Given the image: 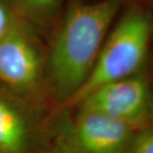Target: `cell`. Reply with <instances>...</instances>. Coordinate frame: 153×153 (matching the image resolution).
<instances>
[{
	"instance_id": "cell-8",
	"label": "cell",
	"mask_w": 153,
	"mask_h": 153,
	"mask_svg": "<svg viewBox=\"0 0 153 153\" xmlns=\"http://www.w3.org/2000/svg\"><path fill=\"white\" fill-rule=\"evenodd\" d=\"M129 153H153V123L138 129Z\"/></svg>"
},
{
	"instance_id": "cell-6",
	"label": "cell",
	"mask_w": 153,
	"mask_h": 153,
	"mask_svg": "<svg viewBox=\"0 0 153 153\" xmlns=\"http://www.w3.org/2000/svg\"><path fill=\"white\" fill-rule=\"evenodd\" d=\"M77 109L73 120L61 122L81 153H129L138 129L102 114Z\"/></svg>"
},
{
	"instance_id": "cell-2",
	"label": "cell",
	"mask_w": 153,
	"mask_h": 153,
	"mask_svg": "<svg viewBox=\"0 0 153 153\" xmlns=\"http://www.w3.org/2000/svg\"><path fill=\"white\" fill-rule=\"evenodd\" d=\"M151 34V19L143 11L137 8L126 11L107 35L85 83L59 110L76 107L104 84L139 73L147 56Z\"/></svg>"
},
{
	"instance_id": "cell-11",
	"label": "cell",
	"mask_w": 153,
	"mask_h": 153,
	"mask_svg": "<svg viewBox=\"0 0 153 153\" xmlns=\"http://www.w3.org/2000/svg\"><path fill=\"white\" fill-rule=\"evenodd\" d=\"M150 123H153V89L151 94V108H150Z\"/></svg>"
},
{
	"instance_id": "cell-4",
	"label": "cell",
	"mask_w": 153,
	"mask_h": 153,
	"mask_svg": "<svg viewBox=\"0 0 153 153\" xmlns=\"http://www.w3.org/2000/svg\"><path fill=\"white\" fill-rule=\"evenodd\" d=\"M151 94L148 79L137 73L100 86L74 108L97 112L140 129L150 125Z\"/></svg>"
},
{
	"instance_id": "cell-3",
	"label": "cell",
	"mask_w": 153,
	"mask_h": 153,
	"mask_svg": "<svg viewBox=\"0 0 153 153\" xmlns=\"http://www.w3.org/2000/svg\"><path fill=\"white\" fill-rule=\"evenodd\" d=\"M0 85L35 106L47 94L43 58L31 32L17 19L0 40Z\"/></svg>"
},
{
	"instance_id": "cell-12",
	"label": "cell",
	"mask_w": 153,
	"mask_h": 153,
	"mask_svg": "<svg viewBox=\"0 0 153 153\" xmlns=\"http://www.w3.org/2000/svg\"><path fill=\"white\" fill-rule=\"evenodd\" d=\"M151 27H152V33H153V18L151 19Z\"/></svg>"
},
{
	"instance_id": "cell-10",
	"label": "cell",
	"mask_w": 153,
	"mask_h": 153,
	"mask_svg": "<svg viewBox=\"0 0 153 153\" xmlns=\"http://www.w3.org/2000/svg\"><path fill=\"white\" fill-rule=\"evenodd\" d=\"M28 8L35 11H48L57 4L59 0H20Z\"/></svg>"
},
{
	"instance_id": "cell-1",
	"label": "cell",
	"mask_w": 153,
	"mask_h": 153,
	"mask_svg": "<svg viewBox=\"0 0 153 153\" xmlns=\"http://www.w3.org/2000/svg\"><path fill=\"white\" fill-rule=\"evenodd\" d=\"M120 0L77 3L68 9L51 48L45 87L62 107L75 94L95 64Z\"/></svg>"
},
{
	"instance_id": "cell-7",
	"label": "cell",
	"mask_w": 153,
	"mask_h": 153,
	"mask_svg": "<svg viewBox=\"0 0 153 153\" xmlns=\"http://www.w3.org/2000/svg\"><path fill=\"white\" fill-rule=\"evenodd\" d=\"M56 128L51 129L50 136L42 153H81L68 137L61 123Z\"/></svg>"
},
{
	"instance_id": "cell-5",
	"label": "cell",
	"mask_w": 153,
	"mask_h": 153,
	"mask_svg": "<svg viewBox=\"0 0 153 153\" xmlns=\"http://www.w3.org/2000/svg\"><path fill=\"white\" fill-rule=\"evenodd\" d=\"M39 109L0 85V153H42L51 129L38 120Z\"/></svg>"
},
{
	"instance_id": "cell-9",
	"label": "cell",
	"mask_w": 153,
	"mask_h": 153,
	"mask_svg": "<svg viewBox=\"0 0 153 153\" xmlns=\"http://www.w3.org/2000/svg\"><path fill=\"white\" fill-rule=\"evenodd\" d=\"M17 19L5 3L0 0V40L10 31Z\"/></svg>"
}]
</instances>
